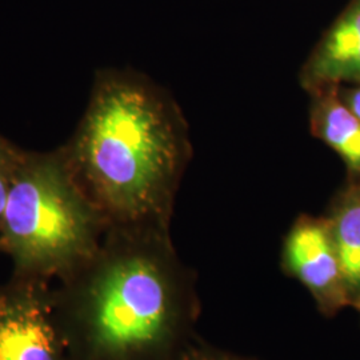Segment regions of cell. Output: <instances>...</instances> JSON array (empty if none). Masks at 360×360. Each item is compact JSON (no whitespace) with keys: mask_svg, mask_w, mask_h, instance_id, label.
Returning a JSON list of instances; mask_svg holds the SVG:
<instances>
[{"mask_svg":"<svg viewBox=\"0 0 360 360\" xmlns=\"http://www.w3.org/2000/svg\"><path fill=\"white\" fill-rule=\"evenodd\" d=\"M59 148L95 208L129 221L160 208L180 160L167 102L146 80L117 72L96 77L82 120Z\"/></svg>","mask_w":360,"mask_h":360,"instance_id":"obj_1","label":"cell"},{"mask_svg":"<svg viewBox=\"0 0 360 360\" xmlns=\"http://www.w3.org/2000/svg\"><path fill=\"white\" fill-rule=\"evenodd\" d=\"M96 227L98 210L72 178L60 148L27 151L0 227L18 264L51 270L90 257Z\"/></svg>","mask_w":360,"mask_h":360,"instance_id":"obj_2","label":"cell"},{"mask_svg":"<svg viewBox=\"0 0 360 360\" xmlns=\"http://www.w3.org/2000/svg\"><path fill=\"white\" fill-rule=\"evenodd\" d=\"M171 321V299L163 272L151 257L127 254L107 263L91 295L96 343L127 354L158 343Z\"/></svg>","mask_w":360,"mask_h":360,"instance_id":"obj_3","label":"cell"},{"mask_svg":"<svg viewBox=\"0 0 360 360\" xmlns=\"http://www.w3.org/2000/svg\"><path fill=\"white\" fill-rule=\"evenodd\" d=\"M284 259L288 271L309 288L324 312L352 306L328 220L299 221L287 239Z\"/></svg>","mask_w":360,"mask_h":360,"instance_id":"obj_4","label":"cell"},{"mask_svg":"<svg viewBox=\"0 0 360 360\" xmlns=\"http://www.w3.org/2000/svg\"><path fill=\"white\" fill-rule=\"evenodd\" d=\"M0 360H58L51 323L31 299L0 300Z\"/></svg>","mask_w":360,"mask_h":360,"instance_id":"obj_5","label":"cell"},{"mask_svg":"<svg viewBox=\"0 0 360 360\" xmlns=\"http://www.w3.org/2000/svg\"><path fill=\"white\" fill-rule=\"evenodd\" d=\"M309 80L321 86L360 83V0H352L314 53Z\"/></svg>","mask_w":360,"mask_h":360,"instance_id":"obj_6","label":"cell"},{"mask_svg":"<svg viewBox=\"0 0 360 360\" xmlns=\"http://www.w3.org/2000/svg\"><path fill=\"white\" fill-rule=\"evenodd\" d=\"M328 224L354 306L360 299V186L343 193Z\"/></svg>","mask_w":360,"mask_h":360,"instance_id":"obj_7","label":"cell"},{"mask_svg":"<svg viewBox=\"0 0 360 360\" xmlns=\"http://www.w3.org/2000/svg\"><path fill=\"white\" fill-rule=\"evenodd\" d=\"M316 132L345 160L348 168L360 174V120L335 94L324 96L314 116Z\"/></svg>","mask_w":360,"mask_h":360,"instance_id":"obj_8","label":"cell"},{"mask_svg":"<svg viewBox=\"0 0 360 360\" xmlns=\"http://www.w3.org/2000/svg\"><path fill=\"white\" fill-rule=\"evenodd\" d=\"M26 153L0 135V227L8 191Z\"/></svg>","mask_w":360,"mask_h":360,"instance_id":"obj_9","label":"cell"},{"mask_svg":"<svg viewBox=\"0 0 360 360\" xmlns=\"http://www.w3.org/2000/svg\"><path fill=\"white\" fill-rule=\"evenodd\" d=\"M343 91L346 92H343L340 98L342 102L346 104L348 110L360 120V83Z\"/></svg>","mask_w":360,"mask_h":360,"instance_id":"obj_10","label":"cell"},{"mask_svg":"<svg viewBox=\"0 0 360 360\" xmlns=\"http://www.w3.org/2000/svg\"><path fill=\"white\" fill-rule=\"evenodd\" d=\"M184 360H235L226 358V356H215V355H202V354H195L190 358Z\"/></svg>","mask_w":360,"mask_h":360,"instance_id":"obj_11","label":"cell"},{"mask_svg":"<svg viewBox=\"0 0 360 360\" xmlns=\"http://www.w3.org/2000/svg\"><path fill=\"white\" fill-rule=\"evenodd\" d=\"M354 307H356V309H359L360 312V299L358 302H355V304H354Z\"/></svg>","mask_w":360,"mask_h":360,"instance_id":"obj_12","label":"cell"}]
</instances>
